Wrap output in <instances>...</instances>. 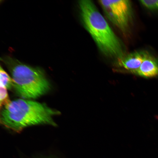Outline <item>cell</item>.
<instances>
[{"label": "cell", "mask_w": 158, "mask_h": 158, "mask_svg": "<svg viewBox=\"0 0 158 158\" xmlns=\"http://www.w3.org/2000/svg\"><path fill=\"white\" fill-rule=\"evenodd\" d=\"M60 114L45 103L22 99L11 101L2 108L0 122L5 128L16 133L34 125L56 126L53 117Z\"/></svg>", "instance_id": "1"}, {"label": "cell", "mask_w": 158, "mask_h": 158, "mask_svg": "<svg viewBox=\"0 0 158 158\" xmlns=\"http://www.w3.org/2000/svg\"><path fill=\"white\" fill-rule=\"evenodd\" d=\"M82 23L101 51L106 56H123L121 44L104 17L92 1L78 2Z\"/></svg>", "instance_id": "2"}, {"label": "cell", "mask_w": 158, "mask_h": 158, "mask_svg": "<svg viewBox=\"0 0 158 158\" xmlns=\"http://www.w3.org/2000/svg\"><path fill=\"white\" fill-rule=\"evenodd\" d=\"M0 59L9 70L13 81V88L19 97L35 99L50 90V84L40 68L26 65L8 56Z\"/></svg>", "instance_id": "3"}, {"label": "cell", "mask_w": 158, "mask_h": 158, "mask_svg": "<svg viewBox=\"0 0 158 158\" xmlns=\"http://www.w3.org/2000/svg\"><path fill=\"white\" fill-rule=\"evenodd\" d=\"M108 20L122 30L127 28L131 15V7L128 0H99Z\"/></svg>", "instance_id": "4"}, {"label": "cell", "mask_w": 158, "mask_h": 158, "mask_svg": "<svg viewBox=\"0 0 158 158\" xmlns=\"http://www.w3.org/2000/svg\"><path fill=\"white\" fill-rule=\"evenodd\" d=\"M145 53L136 51L118 59V65L131 73L136 74L143 60Z\"/></svg>", "instance_id": "5"}, {"label": "cell", "mask_w": 158, "mask_h": 158, "mask_svg": "<svg viewBox=\"0 0 158 158\" xmlns=\"http://www.w3.org/2000/svg\"><path fill=\"white\" fill-rule=\"evenodd\" d=\"M136 74L147 78L158 75V61L153 57L145 53L142 62Z\"/></svg>", "instance_id": "6"}, {"label": "cell", "mask_w": 158, "mask_h": 158, "mask_svg": "<svg viewBox=\"0 0 158 158\" xmlns=\"http://www.w3.org/2000/svg\"><path fill=\"white\" fill-rule=\"evenodd\" d=\"M0 86L11 89L13 87V81L11 77L0 66Z\"/></svg>", "instance_id": "7"}, {"label": "cell", "mask_w": 158, "mask_h": 158, "mask_svg": "<svg viewBox=\"0 0 158 158\" xmlns=\"http://www.w3.org/2000/svg\"><path fill=\"white\" fill-rule=\"evenodd\" d=\"M0 106L1 109L8 105L11 101L9 99L7 89L2 86H0Z\"/></svg>", "instance_id": "8"}, {"label": "cell", "mask_w": 158, "mask_h": 158, "mask_svg": "<svg viewBox=\"0 0 158 158\" xmlns=\"http://www.w3.org/2000/svg\"><path fill=\"white\" fill-rule=\"evenodd\" d=\"M140 3L144 6L151 10H158V0H140Z\"/></svg>", "instance_id": "9"}]
</instances>
